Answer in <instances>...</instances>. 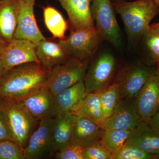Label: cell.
<instances>
[{
  "mask_svg": "<svg viewBox=\"0 0 159 159\" xmlns=\"http://www.w3.org/2000/svg\"><path fill=\"white\" fill-rule=\"evenodd\" d=\"M48 72L36 62L27 63L8 70L0 85V97L22 99L44 85Z\"/></svg>",
  "mask_w": 159,
  "mask_h": 159,
  "instance_id": "obj_1",
  "label": "cell"
},
{
  "mask_svg": "<svg viewBox=\"0 0 159 159\" xmlns=\"http://www.w3.org/2000/svg\"><path fill=\"white\" fill-rule=\"evenodd\" d=\"M113 5L115 11L122 19L131 44L137 43L142 39L150 28L151 21L159 13L158 6L155 0L118 2Z\"/></svg>",
  "mask_w": 159,
  "mask_h": 159,
  "instance_id": "obj_2",
  "label": "cell"
},
{
  "mask_svg": "<svg viewBox=\"0 0 159 159\" xmlns=\"http://www.w3.org/2000/svg\"><path fill=\"white\" fill-rule=\"evenodd\" d=\"M2 111L15 142L24 149L37 125L34 118L19 99H3Z\"/></svg>",
  "mask_w": 159,
  "mask_h": 159,
  "instance_id": "obj_3",
  "label": "cell"
},
{
  "mask_svg": "<svg viewBox=\"0 0 159 159\" xmlns=\"http://www.w3.org/2000/svg\"><path fill=\"white\" fill-rule=\"evenodd\" d=\"M117 67L115 56L108 51L93 57L83 79L86 93H100L112 84Z\"/></svg>",
  "mask_w": 159,
  "mask_h": 159,
  "instance_id": "obj_4",
  "label": "cell"
},
{
  "mask_svg": "<svg viewBox=\"0 0 159 159\" xmlns=\"http://www.w3.org/2000/svg\"><path fill=\"white\" fill-rule=\"evenodd\" d=\"M90 60L72 57L49 71L43 86L54 96L83 80Z\"/></svg>",
  "mask_w": 159,
  "mask_h": 159,
  "instance_id": "obj_5",
  "label": "cell"
},
{
  "mask_svg": "<svg viewBox=\"0 0 159 159\" xmlns=\"http://www.w3.org/2000/svg\"><path fill=\"white\" fill-rule=\"evenodd\" d=\"M157 71L156 66L129 64L117 71L114 83L116 84L120 99L136 98L149 77Z\"/></svg>",
  "mask_w": 159,
  "mask_h": 159,
  "instance_id": "obj_6",
  "label": "cell"
},
{
  "mask_svg": "<svg viewBox=\"0 0 159 159\" xmlns=\"http://www.w3.org/2000/svg\"><path fill=\"white\" fill-rule=\"evenodd\" d=\"M91 11L95 27L103 39L120 49L122 35L111 0H92Z\"/></svg>",
  "mask_w": 159,
  "mask_h": 159,
  "instance_id": "obj_7",
  "label": "cell"
},
{
  "mask_svg": "<svg viewBox=\"0 0 159 159\" xmlns=\"http://www.w3.org/2000/svg\"><path fill=\"white\" fill-rule=\"evenodd\" d=\"M104 40L96 27L72 30L70 35L60 41L71 57L90 60Z\"/></svg>",
  "mask_w": 159,
  "mask_h": 159,
  "instance_id": "obj_8",
  "label": "cell"
},
{
  "mask_svg": "<svg viewBox=\"0 0 159 159\" xmlns=\"http://www.w3.org/2000/svg\"><path fill=\"white\" fill-rule=\"evenodd\" d=\"M53 118L42 119L24 148L25 159L50 158L54 155L52 141Z\"/></svg>",
  "mask_w": 159,
  "mask_h": 159,
  "instance_id": "obj_9",
  "label": "cell"
},
{
  "mask_svg": "<svg viewBox=\"0 0 159 159\" xmlns=\"http://www.w3.org/2000/svg\"><path fill=\"white\" fill-rule=\"evenodd\" d=\"M35 1L19 0L17 24L13 38L28 40L36 46L46 39L39 30L35 20Z\"/></svg>",
  "mask_w": 159,
  "mask_h": 159,
  "instance_id": "obj_10",
  "label": "cell"
},
{
  "mask_svg": "<svg viewBox=\"0 0 159 159\" xmlns=\"http://www.w3.org/2000/svg\"><path fill=\"white\" fill-rule=\"evenodd\" d=\"M137 108L136 98L119 99L112 115L102 126L107 129L133 130L142 121Z\"/></svg>",
  "mask_w": 159,
  "mask_h": 159,
  "instance_id": "obj_11",
  "label": "cell"
},
{
  "mask_svg": "<svg viewBox=\"0 0 159 159\" xmlns=\"http://www.w3.org/2000/svg\"><path fill=\"white\" fill-rule=\"evenodd\" d=\"M36 46L28 40L13 38L0 56L4 68L8 70L27 63H39L36 54Z\"/></svg>",
  "mask_w": 159,
  "mask_h": 159,
  "instance_id": "obj_12",
  "label": "cell"
},
{
  "mask_svg": "<svg viewBox=\"0 0 159 159\" xmlns=\"http://www.w3.org/2000/svg\"><path fill=\"white\" fill-rule=\"evenodd\" d=\"M37 120L54 118L57 114L54 96L44 86L19 99Z\"/></svg>",
  "mask_w": 159,
  "mask_h": 159,
  "instance_id": "obj_13",
  "label": "cell"
},
{
  "mask_svg": "<svg viewBox=\"0 0 159 159\" xmlns=\"http://www.w3.org/2000/svg\"><path fill=\"white\" fill-rule=\"evenodd\" d=\"M137 108L141 119L148 121L159 110V72L151 75L136 97Z\"/></svg>",
  "mask_w": 159,
  "mask_h": 159,
  "instance_id": "obj_14",
  "label": "cell"
},
{
  "mask_svg": "<svg viewBox=\"0 0 159 159\" xmlns=\"http://www.w3.org/2000/svg\"><path fill=\"white\" fill-rule=\"evenodd\" d=\"M104 131L102 125L85 117L76 115L71 145L86 148L99 142Z\"/></svg>",
  "mask_w": 159,
  "mask_h": 159,
  "instance_id": "obj_15",
  "label": "cell"
},
{
  "mask_svg": "<svg viewBox=\"0 0 159 159\" xmlns=\"http://www.w3.org/2000/svg\"><path fill=\"white\" fill-rule=\"evenodd\" d=\"M125 144L135 146L159 159V133L147 121L139 122L131 130Z\"/></svg>",
  "mask_w": 159,
  "mask_h": 159,
  "instance_id": "obj_16",
  "label": "cell"
},
{
  "mask_svg": "<svg viewBox=\"0 0 159 159\" xmlns=\"http://www.w3.org/2000/svg\"><path fill=\"white\" fill-rule=\"evenodd\" d=\"M36 54L40 65L48 71L72 58L60 41H41L36 46Z\"/></svg>",
  "mask_w": 159,
  "mask_h": 159,
  "instance_id": "obj_17",
  "label": "cell"
},
{
  "mask_svg": "<svg viewBox=\"0 0 159 159\" xmlns=\"http://www.w3.org/2000/svg\"><path fill=\"white\" fill-rule=\"evenodd\" d=\"M67 13L73 30L95 27L91 14L92 0H57Z\"/></svg>",
  "mask_w": 159,
  "mask_h": 159,
  "instance_id": "obj_18",
  "label": "cell"
},
{
  "mask_svg": "<svg viewBox=\"0 0 159 159\" xmlns=\"http://www.w3.org/2000/svg\"><path fill=\"white\" fill-rule=\"evenodd\" d=\"M75 117L72 112H62L53 118L52 141L55 153L71 145Z\"/></svg>",
  "mask_w": 159,
  "mask_h": 159,
  "instance_id": "obj_19",
  "label": "cell"
},
{
  "mask_svg": "<svg viewBox=\"0 0 159 159\" xmlns=\"http://www.w3.org/2000/svg\"><path fill=\"white\" fill-rule=\"evenodd\" d=\"M19 5V0H0V39L8 43L14 38Z\"/></svg>",
  "mask_w": 159,
  "mask_h": 159,
  "instance_id": "obj_20",
  "label": "cell"
},
{
  "mask_svg": "<svg viewBox=\"0 0 159 159\" xmlns=\"http://www.w3.org/2000/svg\"><path fill=\"white\" fill-rule=\"evenodd\" d=\"M87 94L83 80L60 91L54 96L57 114L62 112H74Z\"/></svg>",
  "mask_w": 159,
  "mask_h": 159,
  "instance_id": "obj_21",
  "label": "cell"
},
{
  "mask_svg": "<svg viewBox=\"0 0 159 159\" xmlns=\"http://www.w3.org/2000/svg\"><path fill=\"white\" fill-rule=\"evenodd\" d=\"M73 113L102 125L104 119L101 111L100 93H87L80 105Z\"/></svg>",
  "mask_w": 159,
  "mask_h": 159,
  "instance_id": "obj_22",
  "label": "cell"
},
{
  "mask_svg": "<svg viewBox=\"0 0 159 159\" xmlns=\"http://www.w3.org/2000/svg\"><path fill=\"white\" fill-rule=\"evenodd\" d=\"M43 13L46 27L53 37L60 40L65 38L68 25L61 13L50 6L43 8Z\"/></svg>",
  "mask_w": 159,
  "mask_h": 159,
  "instance_id": "obj_23",
  "label": "cell"
},
{
  "mask_svg": "<svg viewBox=\"0 0 159 159\" xmlns=\"http://www.w3.org/2000/svg\"><path fill=\"white\" fill-rule=\"evenodd\" d=\"M141 39L143 40L146 64L156 65L159 62V29L150 25Z\"/></svg>",
  "mask_w": 159,
  "mask_h": 159,
  "instance_id": "obj_24",
  "label": "cell"
},
{
  "mask_svg": "<svg viewBox=\"0 0 159 159\" xmlns=\"http://www.w3.org/2000/svg\"><path fill=\"white\" fill-rule=\"evenodd\" d=\"M131 130L107 129L99 142L112 155L122 148Z\"/></svg>",
  "mask_w": 159,
  "mask_h": 159,
  "instance_id": "obj_25",
  "label": "cell"
},
{
  "mask_svg": "<svg viewBox=\"0 0 159 159\" xmlns=\"http://www.w3.org/2000/svg\"><path fill=\"white\" fill-rule=\"evenodd\" d=\"M101 111L104 121L111 116L120 99L116 84L113 83L100 93Z\"/></svg>",
  "mask_w": 159,
  "mask_h": 159,
  "instance_id": "obj_26",
  "label": "cell"
},
{
  "mask_svg": "<svg viewBox=\"0 0 159 159\" xmlns=\"http://www.w3.org/2000/svg\"><path fill=\"white\" fill-rule=\"evenodd\" d=\"M157 157L152 155L135 146L124 144L122 148L113 154L110 159H157Z\"/></svg>",
  "mask_w": 159,
  "mask_h": 159,
  "instance_id": "obj_27",
  "label": "cell"
},
{
  "mask_svg": "<svg viewBox=\"0 0 159 159\" xmlns=\"http://www.w3.org/2000/svg\"><path fill=\"white\" fill-rule=\"evenodd\" d=\"M0 159H25L24 149L12 140L0 141Z\"/></svg>",
  "mask_w": 159,
  "mask_h": 159,
  "instance_id": "obj_28",
  "label": "cell"
},
{
  "mask_svg": "<svg viewBox=\"0 0 159 159\" xmlns=\"http://www.w3.org/2000/svg\"><path fill=\"white\" fill-rule=\"evenodd\" d=\"M84 159H110L112 154L99 142L84 148Z\"/></svg>",
  "mask_w": 159,
  "mask_h": 159,
  "instance_id": "obj_29",
  "label": "cell"
},
{
  "mask_svg": "<svg viewBox=\"0 0 159 159\" xmlns=\"http://www.w3.org/2000/svg\"><path fill=\"white\" fill-rule=\"evenodd\" d=\"M84 148L70 145L56 152L54 157L57 159H84Z\"/></svg>",
  "mask_w": 159,
  "mask_h": 159,
  "instance_id": "obj_30",
  "label": "cell"
},
{
  "mask_svg": "<svg viewBox=\"0 0 159 159\" xmlns=\"http://www.w3.org/2000/svg\"><path fill=\"white\" fill-rule=\"evenodd\" d=\"M10 140L14 141L2 110L0 111V141Z\"/></svg>",
  "mask_w": 159,
  "mask_h": 159,
  "instance_id": "obj_31",
  "label": "cell"
},
{
  "mask_svg": "<svg viewBox=\"0 0 159 159\" xmlns=\"http://www.w3.org/2000/svg\"><path fill=\"white\" fill-rule=\"evenodd\" d=\"M148 122L151 127L159 133V110Z\"/></svg>",
  "mask_w": 159,
  "mask_h": 159,
  "instance_id": "obj_32",
  "label": "cell"
},
{
  "mask_svg": "<svg viewBox=\"0 0 159 159\" xmlns=\"http://www.w3.org/2000/svg\"><path fill=\"white\" fill-rule=\"evenodd\" d=\"M6 71L7 70L3 67L2 61H1V57H0V85H1L2 81L3 78L5 77Z\"/></svg>",
  "mask_w": 159,
  "mask_h": 159,
  "instance_id": "obj_33",
  "label": "cell"
},
{
  "mask_svg": "<svg viewBox=\"0 0 159 159\" xmlns=\"http://www.w3.org/2000/svg\"><path fill=\"white\" fill-rule=\"evenodd\" d=\"M8 44V43L0 39V56L2 55L3 51Z\"/></svg>",
  "mask_w": 159,
  "mask_h": 159,
  "instance_id": "obj_34",
  "label": "cell"
},
{
  "mask_svg": "<svg viewBox=\"0 0 159 159\" xmlns=\"http://www.w3.org/2000/svg\"><path fill=\"white\" fill-rule=\"evenodd\" d=\"M3 102H4V100H3V98L0 97V111L2 110Z\"/></svg>",
  "mask_w": 159,
  "mask_h": 159,
  "instance_id": "obj_35",
  "label": "cell"
},
{
  "mask_svg": "<svg viewBox=\"0 0 159 159\" xmlns=\"http://www.w3.org/2000/svg\"><path fill=\"white\" fill-rule=\"evenodd\" d=\"M150 26L151 27H153V28H157V29H159V22L158 23H155V24L150 25Z\"/></svg>",
  "mask_w": 159,
  "mask_h": 159,
  "instance_id": "obj_36",
  "label": "cell"
},
{
  "mask_svg": "<svg viewBox=\"0 0 159 159\" xmlns=\"http://www.w3.org/2000/svg\"><path fill=\"white\" fill-rule=\"evenodd\" d=\"M156 66L157 70L158 72H159V62L157 63Z\"/></svg>",
  "mask_w": 159,
  "mask_h": 159,
  "instance_id": "obj_37",
  "label": "cell"
},
{
  "mask_svg": "<svg viewBox=\"0 0 159 159\" xmlns=\"http://www.w3.org/2000/svg\"><path fill=\"white\" fill-rule=\"evenodd\" d=\"M158 6L159 9V0H155Z\"/></svg>",
  "mask_w": 159,
  "mask_h": 159,
  "instance_id": "obj_38",
  "label": "cell"
}]
</instances>
